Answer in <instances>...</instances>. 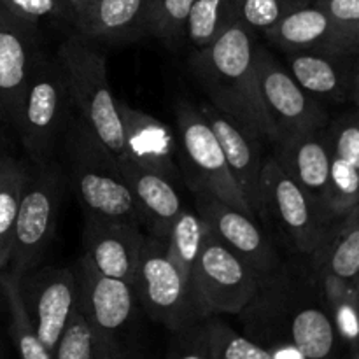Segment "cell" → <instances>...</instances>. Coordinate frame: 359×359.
Masks as SVG:
<instances>
[{"label":"cell","instance_id":"7a4b0ae2","mask_svg":"<svg viewBox=\"0 0 359 359\" xmlns=\"http://www.w3.org/2000/svg\"><path fill=\"white\" fill-rule=\"evenodd\" d=\"M69 181L86 214L105 219L142 223V216L118 160L72 112L62 137Z\"/></svg>","mask_w":359,"mask_h":359},{"label":"cell","instance_id":"d590c367","mask_svg":"<svg viewBox=\"0 0 359 359\" xmlns=\"http://www.w3.org/2000/svg\"><path fill=\"white\" fill-rule=\"evenodd\" d=\"M174 333L168 359H214L207 319Z\"/></svg>","mask_w":359,"mask_h":359},{"label":"cell","instance_id":"44dd1931","mask_svg":"<svg viewBox=\"0 0 359 359\" xmlns=\"http://www.w3.org/2000/svg\"><path fill=\"white\" fill-rule=\"evenodd\" d=\"M335 323L319 307H302L290 312L277 326L266 347H291L305 359H328L337 346Z\"/></svg>","mask_w":359,"mask_h":359},{"label":"cell","instance_id":"30bf717a","mask_svg":"<svg viewBox=\"0 0 359 359\" xmlns=\"http://www.w3.org/2000/svg\"><path fill=\"white\" fill-rule=\"evenodd\" d=\"M256 74L263 107L276 130V142L325 128L328 118L318 100L294 81L272 53L258 44Z\"/></svg>","mask_w":359,"mask_h":359},{"label":"cell","instance_id":"7c38bea8","mask_svg":"<svg viewBox=\"0 0 359 359\" xmlns=\"http://www.w3.org/2000/svg\"><path fill=\"white\" fill-rule=\"evenodd\" d=\"M20 284L35 333L53 354L77 305L76 272L70 269L44 266L32 270Z\"/></svg>","mask_w":359,"mask_h":359},{"label":"cell","instance_id":"836d02e7","mask_svg":"<svg viewBox=\"0 0 359 359\" xmlns=\"http://www.w3.org/2000/svg\"><path fill=\"white\" fill-rule=\"evenodd\" d=\"M311 0H241L238 20L252 32H266L293 11L309 6Z\"/></svg>","mask_w":359,"mask_h":359},{"label":"cell","instance_id":"3957f363","mask_svg":"<svg viewBox=\"0 0 359 359\" xmlns=\"http://www.w3.org/2000/svg\"><path fill=\"white\" fill-rule=\"evenodd\" d=\"M56 56L65 70L74 114L116 160L121 161L125 156V132L118 100L109 83L105 56L79 34L65 39Z\"/></svg>","mask_w":359,"mask_h":359},{"label":"cell","instance_id":"83f0119b","mask_svg":"<svg viewBox=\"0 0 359 359\" xmlns=\"http://www.w3.org/2000/svg\"><path fill=\"white\" fill-rule=\"evenodd\" d=\"M209 228L196 210L182 209L172 223L167 237V248L172 258L191 279L198 256L202 252Z\"/></svg>","mask_w":359,"mask_h":359},{"label":"cell","instance_id":"6da1fadb","mask_svg":"<svg viewBox=\"0 0 359 359\" xmlns=\"http://www.w3.org/2000/svg\"><path fill=\"white\" fill-rule=\"evenodd\" d=\"M256 44L251 28L237 20L212 44L198 49L189 67L210 105L249 135L276 142V130L259 95Z\"/></svg>","mask_w":359,"mask_h":359},{"label":"cell","instance_id":"9c48e42d","mask_svg":"<svg viewBox=\"0 0 359 359\" xmlns=\"http://www.w3.org/2000/svg\"><path fill=\"white\" fill-rule=\"evenodd\" d=\"M256 277L258 273L209 230L191 276L205 318L249 309L258 293Z\"/></svg>","mask_w":359,"mask_h":359},{"label":"cell","instance_id":"d6986e66","mask_svg":"<svg viewBox=\"0 0 359 359\" xmlns=\"http://www.w3.org/2000/svg\"><path fill=\"white\" fill-rule=\"evenodd\" d=\"M263 35L286 53L318 51L337 56L359 53L356 46L316 4H309L293 11L269 30L263 32Z\"/></svg>","mask_w":359,"mask_h":359},{"label":"cell","instance_id":"5b68a950","mask_svg":"<svg viewBox=\"0 0 359 359\" xmlns=\"http://www.w3.org/2000/svg\"><path fill=\"white\" fill-rule=\"evenodd\" d=\"M74 272L77 307L90 325L100 359H139L132 340L135 286L102 276L84 256H81Z\"/></svg>","mask_w":359,"mask_h":359},{"label":"cell","instance_id":"ac0fdd59","mask_svg":"<svg viewBox=\"0 0 359 359\" xmlns=\"http://www.w3.org/2000/svg\"><path fill=\"white\" fill-rule=\"evenodd\" d=\"M118 109L125 132L123 160L132 161L139 167L163 174L175 181L181 168L175 161L177 139L172 130L154 116L130 107L125 100H118Z\"/></svg>","mask_w":359,"mask_h":359},{"label":"cell","instance_id":"8992f818","mask_svg":"<svg viewBox=\"0 0 359 359\" xmlns=\"http://www.w3.org/2000/svg\"><path fill=\"white\" fill-rule=\"evenodd\" d=\"M135 291L146 314L170 332L209 319L203 314L193 280L172 258L167 242L153 235L144 237Z\"/></svg>","mask_w":359,"mask_h":359},{"label":"cell","instance_id":"f35d334b","mask_svg":"<svg viewBox=\"0 0 359 359\" xmlns=\"http://www.w3.org/2000/svg\"><path fill=\"white\" fill-rule=\"evenodd\" d=\"M349 97L353 98L359 107V62L351 67L349 74Z\"/></svg>","mask_w":359,"mask_h":359},{"label":"cell","instance_id":"2e32d148","mask_svg":"<svg viewBox=\"0 0 359 359\" xmlns=\"http://www.w3.org/2000/svg\"><path fill=\"white\" fill-rule=\"evenodd\" d=\"M276 160L286 174L311 196L318 209L332 219L330 214V149L326 130L300 133L290 139L277 140Z\"/></svg>","mask_w":359,"mask_h":359},{"label":"cell","instance_id":"52a82bcc","mask_svg":"<svg viewBox=\"0 0 359 359\" xmlns=\"http://www.w3.org/2000/svg\"><path fill=\"white\" fill-rule=\"evenodd\" d=\"M21 196L11 248L9 273L21 280L44 258L56 230L65 175L56 161L34 163Z\"/></svg>","mask_w":359,"mask_h":359},{"label":"cell","instance_id":"f1b7e54d","mask_svg":"<svg viewBox=\"0 0 359 359\" xmlns=\"http://www.w3.org/2000/svg\"><path fill=\"white\" fill-rule=\"evenodd\" d=\"M207 325L214 359H305L294 349H287L283 356L216 319L209 318Z\"/></svg>","mask_w":359,"mask_h":359},{"label":"cell","instance_id":"8d00e7d4","mask_svg":"<svg viewBox=\"0 0 359 359\" xmlns=\"http://www.w3.org/2000/svg\"><path fill=\"white\" fill-rule=\"evenodd\" d=\"M4 7L20 20L37 27L42 20L65 18L67 11L62 0H0Z\"/></svg>","mask_w":359,"mask_h":359},{"label":"cell","instance_id":"ffe728a7","mask_svg":"<svg viewBox=\"0 0 359 359\" xmlns=\"http://www.w3.org/2000/svg\"><path fill=\"white\" fill-rule=\"evenodd\" d=\"M118 165L123 177L128 182L142 221L149 224V235L167 242L172 223L184 209L174 179L147 170L132 161L123 160L118 161Z\"/></svg>","mask_w":359,"mask_h":359},{"label":"cell","instance_id":"4fadbf2b","mask_svg":"<svg viewBox=\"0 0 359 359\" xmlns=\"http://www.w3.org/2000/svg\"><path fill=\"white\" fill-rule=\"evenodd\" d=\"M196 212L203 217L210 233L244 259L258 276L270 273L279 266V255L252 216L202 193H196Z\"/></svg>","mask_w":359,"mask_h":359},{"label":"cell","instance_id":"b9f144b4","mask_svg":"<svg viewBox=\"0 0 359 359\" xmlns=\"http://www.w3.org/2000/svg\"><path fill=\"white\" fill-rule=\"evenodd\" d=\"M356 359H359V351H358V356H356Z\"/></svg>","mask_w":359,"mask_h":359},{"label":"cell","instance_id":"e0dca14e","mask_svg":"<svg viewBox=\"0 0 359 359\" xmlns=\"http://www.w3.org/2000/svg\"><path fill=\"white\" fill-rule=\"evenodd\" d=\"M198 109L212 128L214 135L223 149L230 174L233 175L235 182L244 198L248 200L251 210L256 217L263 216L265 207H263L262 196V172L265 160L259 153V140L249 135L233 119L217 111L214 105L203 104Z\"/></svg>","mask_w":359,"mask_h":359},{"label":"cell","instance_id":"d4e9b609","mask_svg":"<svg viewBox=\"0 0 359 359\" xmlns=\"http://www.w3.org/2000/svg\"><path fill=\"white\" fill-rule=\"evenodd\" d=\"M30 168L23 161L0 154V270L9 266L13 233Z\"/></svg>","mask_w":359,"mask_h":359},{"label":"cell","instance_id":"484cf974","mask_svg":"<svg viewBox=\"0 0 359 359\" xmlns=\"http://www.w3.org/2000/svg\"><path fill=\"white\" fill-rule=\"evenodd\" d=\"M0 291L9 309L11 335L20 359H53V354L46 349L35 333L30 316L25 307L20 280L14 279L9 272L0 273Z\"/></svg>","mask_w":359,"mask_h":359},{"label":"cell","instance_id":"e575fe53","mask_svg":"<svg viewBox=\"0 0 359 359\" xmlns=\"http://www.w3.org/2000/svg\"><path fill=\"white\" fill-rule=\"evenodd\" d=\"M332 154L359 170V111L340 118L326 132Z\"/></svg>","mask_w":359,"mask_h":359},{"label":"cell","instance_id":"cb8c5ba5","mask_svg":"<svg viewBox=\"0 0 359 359\" xmlns=\"http://www.w3.org/2000/svg\"><path fill=\"white\" fill-rule=\"evenodd\" d=\"M321 252L325 279L356 283L359 279V207L344 216L335 237L326 238Z\"/></svg>","mask_w":359,"mask_h":359},{"label":"cell","instance_id":"f546056e","mask_svg":"<svg viewBox=\"0 0 359 359\" xmlns=\"http://www.w3.org/2000/svg\"><path fill=\"white\" fill-rule=\"evenodd\" d=\"M193 2L195 0H146L144 30L161 41H177L186 34Z\"/></svg>","mask_w":359,"mask_h":359},{"label":"cell","instance_id":"7402d4cb","mask_svg":"<svg viewBox=\"0 0 359 359\" xmlns=\"http://www.w3.org/2000/svg\"><path fill=\"white\" fill-rule=\"evenodd\" d=\"M144 14L146 0H91L72 23L88 41H116L144 30Z\"/></svg>","mask_w":359,"mask_h":359},{"label":"cell","instance_id":"5bb4252c","mask_svg":"<svg viewBox=\"0 0 359 359\" xmlns=\"http://www.w3.org/2000/svg\"><path fill=\"white\" fill-rule=\"evenodd\" d=\"M144 237L139 224L86 214L83 256L102 276L135 286Z\"/></svg>","mask_w":359,"mask_h":359},{"label":"cell","instance_id":"ba28073f","mask_svg":"<svg viewBox=\"0 0 359 359\" xmlns=\"http://www.w3.org/2000/svg\"><path fill=\"white\" fill-rule=\"evenodd\" d=\"M175 123L181 163L179 168L193 193L216 196L221 202L230 203L256 219L248 200L230 174L223 149L202 111L188 102H181L175 109Z\"/></svg>","mask_w":359,"mask_h":359},{"label":"cell","instance_id":"8fae6325","mask_svg":"<svg viewBox=\"0 0 359 359\" xmlns=\"http://www.w3.org/2000/svg\"><path fill=\"white\" fill-rule=\"evenodd\" d=\"M262 196L265 212H272L294 248L316 255L328 233V221L311 196L286 174L276 158H266L262 172Z\"/></svg>","mask_w":359,"mask_h":359},{"label":"cell","instance_id":"ab89813d","mask_svg":"<svg viewBox=\"0 0 359 359\" xmlns=\"http://www.w3.org/2000/svg\"><path fill=\"white\" fill-rule=\"evenodd\" d=\"M90 2L91 0H63V6H65L67 11V20L74 21V18H76Z\"/></svg>","mask_w":359,"mask_h":359},{"label":"cell","instance_id":"7bdbcfd3","mask_svg":"<svg viewBox=\"0 0 359 359\" xmlns=\"http://www.w3.org/2000/svg\"><path fill=\"white\" fill-rule=\"evenodd\" d=\"M62 2H63V0H62Z\"/></svg>","mask_w":359,"mask_h":359},{"label":"cell","instance_id":"1f68e13d","mask_svg":"<svg viewBox=\"0 0 359 359\" xmlns=\"http://www.w3.org/2000/svg\"><path fill=\"white\" fill-rule=\"evenodd\" d=\"M359 207V170L332 154L330 168V214L344 217Z\"/></svg>","mask_w":359,"mask_h":359},{"label":"cell","instance_id":"9a60e30c","mask_svg":"<svg viewBox=\"0 0 359 359\" xmlns=\"http://www.w3.org/2000/svg\"><path fill=\"white\" fill-rule=\"evenodd\" d=\"M37 27L11 14L0 4V118L14 128L21 95L37 56Z\"/></svg>","mask_w":359,"mask_h":359},{"label":"cell","instance_id":"603a6c76","mask_svg":"<svg viewBox=\"0 0 359 359\" xmlns=\"http://www.w3.org/2000/svg\"><path fill=\"white\" fill-rule=\"evenodd\" d=\"M342 58L318 51L287 53V70L312 97L344 100L349 97L351 67Z\"/></svg>","mask_w":359,"mask_h":359},{"label":"cell","instance_id":"4316f807","mask_svg":"<svg viewBox=\"0 0 359 359\" xmlns=\"http://www.w3.org/2000/svg\"><path fill=\"white\" fill-rule=\"evenodd\" d=\"M241 0H195L189 11L186 34L198 49L212 44L238 20Z\"/></svg>","mask_w":359,"mask_h":359},{"label":"cell","instance_id":"4dcf8cb0","mask_svg":"<svg viewBox=\"0 0 359 359\" xmlns=\"http://www.w3.org/2000/svg\"><path fill=\"white\" fill-rule=\"evenodd\" d=\"M326 291L333 307L337 333L347 342L359 346V291L353 283L326 279Z\"/></svg>","mask_w":359,"mask_h":359},{"label":"cell","instance_id":"277c9868","mask_svg":"<svg viewBox=\"0 0 359 359\" xmlns=\"http://www.w3.org/2000/svg\"><path fill=\"white\" fill-rule=\"evenodd\" d=\"M72 112L69 84L58 56L39 51L25 84L14 125L34 163L53 160Z\"/></svg>","mask_w":359,"mask_h":359},{"label":"cell","instance_id":"d6a6232c","mask_svg":"<svg viewBox=\"0 0 359 359\" xmlns=\"http://www.w3.org/2000/svg\"><path fill=\"white\" fill-rule=\"evenodd\" d=\"M53 359H100L90 325L77 305L53 349Z\"/></svg>","mask_w":359,"mask_h":359},{"label":"cell","instance_id":"60d3db41","mask_svg":"<svg viewBox=\"0 0 359 359\" xmlns=\"http://www.w3.org/2000/svg\"><path fill=\"white\" fill-rule=\"evenodd\" d=\"M354 286H356V290H358V291H359V279H358V280H356V283H354Z\"/></svg>","mask_w":359,"mask_h":359},{"label":"cell","instance_id":"74e56055","mask_svg":"<svg viewBox=\"0 0 359 359\" xmlns=\"http://www.w3.org/2000/svg\"><path fill=\"white\" fill-rule=\"evenodd\" d=\"M316 6L359 49V0H316Z\"/></svg>","mask_w":359,"mask_h":359}]
</instances>
